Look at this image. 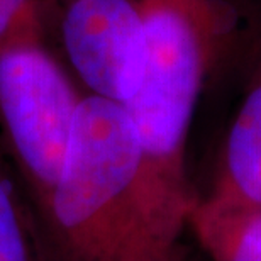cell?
Listing matches in <instances>:
<instances>
[{
  "instance_id": "1",
  "label": "cell",
  "mask_w": 261,
  "mask_h": 261,
  "mask_svg": "<svg viewBox=\"0 0 261 261\" xmlns=\"http://www.w3.org/2000/svg\"><path fill=\"white\" fill-rule=\"evenodd\" d=\"M146 68L126 103L141 144V195L154 216L185 222L197 197L187 141L208 73L234 48L241 5L226 0H144Z\"/></svg>"
},
{
  "instance_id": "2",
  "label": "cell",
  "mask_w": 261,
  "mask_h": 261,
  "mask_svg": "<svg viewBox=\"0 0 261 261\" xmlns=\"http://www.w3.org/2000/svg\"><path fill=\"white\" fill-rule=\"evenodd\" d=\"M141 144L126 107L78 106L58 184L39 214L51 261H181L149 227L139 200Z\"/></svg>"
},
{
  "instance_id": "3",
  "label": "cell",
  "mask_w": 261,
  "mask_h": 261,
  "mask_svg": "<svg viewBox=\"0 0 261 261\" xmlns=\"http://www.w3.org/2000/svg\"><path fill=\"white\" fill-rule=\"evenodd\" d=\"M82 98L43 53L14 49L0 58V114L38 212L63 171Z\"/></svg>"
},
{
  "instance_id": "4",
  "label": "cell",
  "mask_w": 261,
  "mask_h": 261,
  "mask_svg": "<svg viewBox=\"0 0 261 261\" xmlns=\"http://www.w3.org/2000/svg\"><path fill=\"white\" fill-rule=\"evenodd\" d=\"M73 68L92 95L126 103L139 90L146 68L141 9L130 0H75L63 20Z\"/></svg>"
},
{
  "instance_id": "5",
  "label": "cell",
  "mask_w": 261,
  "mask_h": 261,
  "mask_svg": "<svg viewBox=\"0 0 261 261\" xmlns=\"http://www.w3.org/2000/svg\"><path fill=\"white\" fill-rule=\"evenodd\" d=\"M238 2L241 25L234 51L243 61L241 98L203 198L219 205L261 207V2Z\"/></svg>"
},
{
  "instance_id": "6",
  "label": "cell",
  "mask_w": 261,
  "mask_h": 261,
  "mask_svg": "<svg viewBox=\"0 0 261 261\" xmlns=\"http://www.w3.org/2000/svg\"><path fill=\"white\" fill-rule=\"evenodd\" d=\"M189 231L211 261H261V207H229L198 197Z\"/></svg>"
},
{
  "instance_id": "7",
  "label": "cell",
  "mask_w": 261,
  "mask_h": 261,
  "mask_svg": "<svg viewBox=\"0 0 261 261\" xmlns=\"http://www.w3.org/2000/svg\"><path fill=\"white\" fill-rule=\"evenodd\" d=\"M0 261H51L38 212L25 189L0 168Z\"/></svg>"
},
{
  "instance_id": "8",
  "label": "cell",
  "mask_w": 261,
  "mask_h": 261,
  "mask_svg": "<svg viewBox=\"0 0 261 261\" xmlns=\"http://www.w3.org/2000/svg\"><path fill=\"white\" fill-rule=\"evenodd\" d=\"M24 0H0V34L4 33L10 19L17 12Z\"/></svg>"
},
{
  "instance_id": "9",
  "label": "cell",
  "mask_w": 261,
  "mask_h": 261,
  "mask_svg": "<svg viewBox=\"0 0 261 261\" xmlns=\"http://www.w3.org/2000/svg\"><path fill=\"white\" fill-rule=\"evenodd\" d=\"M243 2H251V4H259L261 0H243Z\"/></svg>"
}]
</instances>
